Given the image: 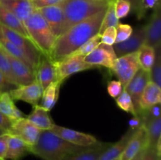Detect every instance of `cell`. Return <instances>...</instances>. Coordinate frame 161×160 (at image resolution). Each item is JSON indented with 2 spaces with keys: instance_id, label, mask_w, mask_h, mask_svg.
Wrapping results in <instances>:
<instances>
[{
  "instance_id": "cell-1",
  "label": "cell",
  "mask_w": 161,
  "mask_h": 160,
  "mask_svg": "<svg viewBox=\"0 0 161 160\" xmlns=\"http://www.w3.org/2000/svg\"><path fill=\"white\" fill-rule=\"evenodd\" d=\"M106 9L73 25L60 35L49 55L50 59L53 62L64 59L88 39L98 34Z\"/></svg>"
},
{
  "instance_id": "cell-2",
  "label": "cell",
  "mask_w": 161,
  "mask_h": 160,
  "mask_svg": "<svg viewBox=\"0 0 161 160\" xmlns=\"http://www.w3.org/2000/svg\"><path fill=\"white\" fill-rule=\"evenodd\" d=\"M86 147L71 144L50 130H41L36 144L30 146V152L42 160H62L66 155Z\"/></svg>"
},
{
  "instance_id": "cell-3",
  "label": "cell",
  "mask_w": 161,
  "mask_h": 160,
  "mask_svg": "<svg viewBox=\"0 0 161 160\" xmlns=\"http://www.w3.org/2000/svg\"><path fill=\"white\" fill-rule=\"evenodd\" d=\"M112 1L113 0H62L60 4L63 9L64 19L61 35L73 25L106 9Z\"/></svg>"
},
{
  "instance_id": "cell-4",
  "label": "cell",
  "mask_w": 161,
  "mask_h": 160,
  "mask_svg": "<svg viewBox=\"0 0 161 160\" xmlns=\"http://www.w3.org/2000/svg\"><path fill=\"white\" fill-rule=\"evenodd\" d=\"M24 24L30 39L34 42L42 54L49 56L57 38L40 13L37 9H35L34 12L24 22Z\"/></svg>"
},
{
  "instance_id": "cell-5",
  "label": "cell",
  "mask_w": 161,
  "mask_h": 160,
  "mask_svg": "<svg viewBox=\"0 0 161 160\" xmlns=\"http://www.w3.org/2000/svg\"><path fill=\"white\" fill-rule=\"evenodd\" d=\"M139 68L138 52H135L116 58L111 70L124 89Z\"/></svg>"
},
{
  "instance_id": "cell-6",
  "label": "cell",
  "mask_w": 161,
  "mask_h": 160,
  "mask_svg": "<svg viewBox=\"0 0 161 160\" xmlns=\"http://www.w3.org/2000/svg\"><path fill=\"white\" fill-rule=\"evenodd\" d=\"M53 63L56 67L58 80L62 83L65 78H69L73 74L97 67L86 63L84 61V57L81 56H66L64 59L55 61Z\"/></svg>"
},
{
  "instance_id": "cell-7",
  "label": "cell",
  "mask_w": 161,
  "mask_h": 160,
  "mask_svg": "<svg viewBox=\"0 0 161 160\" xmlns=\"http://www.w3.org/2000/svg\"><path fill=\"white\" fill-rule=\"evenodd\" d=\"M40 132L41 130L24 117L13 122L9 133L19 137L29 146H33L39 140Z\"/></svg>"
},
{
  "instance_id": "cell-8",
  "label": "cell",
  "mask_w": 161,
  "mask_h": 160,
  "mask_svg": "<svg viewBox=\"0 0 161 160\" xmlns=\"http://www.w3.org/2000/svg\"><path fill=\"white\" fill-rule=\"evenodd\" d=\"M146 25L137 28L132 32L131 35L125 41L113 44V48L116 56L119 57L129 53L138 52L139 49L146 43Z\"/></svg>"
},
{
  "instance_id": "cell-9",
  "label": "cell",
  "mask_w": 161,
  "mask_h": 160,
  "mask_svg": "<svg viewBox=\"0 0 161 160\" xmlns=\"http://www.w3.org/2000/svg\"><path fill=\"white\" fill-rule=\"evenodd\" d=\"M50 130L64 141L77 146L90 147L98 142L97 138L93 135L76 131L72 129L58 125L56 124H54L51 130Z\"/></svg>"
},
{
  "instance_id": "cell-10",
  "label": "cell",
  "mask_w": 161,
  "mask_h": 160,
  "mask_svg": "<svg viewBox=\"0 0 161 160\" xmlns=\"http://www.w3.org/2000/svg\"><path fill=\"white\" fill-rule=\"evenodd\" d=\"M43 89L37 79L25 86H17L9 92L14 100H20L30 104L32 106L39 104L42 98Z\"/></svg>"
},
{
  "instance_id": "cell-11",
  "label": "cell",
  "mask_w": 161,
  "mask_h": 160,
  "mask_svg": "<svg viewBox=\"0 0 161 160\" xmlns=\"http://www.w3.org/2000/svg\"><path fill=\"white\" fill-rule=\"evenodd\" d=\"M150 81V74L149 72L143 70L140 67L138 72L135 73L133 78L130 79L128 84L124 89H125L130 96L135 106L137 115L139 112V101L143 90L148 83Z\"/></svg>"
},
{
  "instance_id": "cell-12",
  "label": "cell",
  "mask_w": 161,
  "mask_h": 160,
  "mask_svg": "<svg viewBox=\"0 0 161 160\" xmlns=\"http://www.w3.org/2000/svg\"><path fill=\"white\" fill-rule=\"evenodd\" d=\"M116 58L113 45L101 43L94 51L84 56V61L96 67L102 66L111 70Z\"/></svg>"
},
{
  "instance_id": "cell-13",
  "label": "cell",
  "mask_w": 161,
  "mask_h": 160,
  "mask_svg": "<svg viewBox=\"0 0 161 160\" xmlns=\"http://www.w3.org/2000/svg\"><path fill=\"white\" fill-rule=\"evenodd\" d=\"M47 24L50 27L55 37L58 39L62 33L63 25H64V12L61 4L53 5L46 6L37 9Z\"/></svg>"
},
{
  "instance_id": "cell-14",
  "label": "cell",
  "mask_w": 161,
  "mask_h": 160,
  "mask_svg": "<svg viewBox=\"0 0 161 160\" xmlns=\"http://www.w3.org/2000/svg\"><path fill=\"white\" fill-rule=\"evenodd\" d=\"M13 75L18 86L30 84L36 79V72L25 63L6 53Z\"/></svg>"
},
{
  "instance_id": "cell-15",
  "label": "cell",
  "mask_w": 161,
  "mask_h": 160,
  "mask_svg": "<svg viewBox=\"0 0 161 160\" xmlns=\"http://www.w3.org/2000/svg\"><path fill=\"white\" fill-rule=\"evenodd\" d=\"M146 45L155 49L161 45V6L154 9L150 19L146 25Z\"/></svg>"
},
{
  "instance_id": "cell-16",
  "label": "cell",
  "mask_w": 161,
  "mask_h": 160,
  "mask_svg": "<svg viewBox=\"0 0 161 160\" xmlns=\"http://www.w3.org/2000/svg\"><path fill=\"white\" fill-rule=\"evenodd\" d=\"M36 79L43 89L50 83L58 80L54 63L50 59L48 56L43 54L41 55L39 64L36 71Z\"/></svg>"
},
{
  "instance_id": "cell-17",
  "label": "cell",
  "mask_w": 161,
  "mask_h": 160,
  "mask_svg": "<svg viewBox=\"0 0 161 160\" xmlns=\"http://www.w3.org/2000/svg\"><path fill=\"white\" fill-rule=\"evenodd\" d=\"M148 144L147 133L146 128L142 125L135 132V135L132 136L130 142L127 144L124 152L120 155V160H130L142 148L146 147Z\"/></svg>"
},
{
  "instance_id": "cell-18",
  "label": "cell",
  "mask_w": 161,
  "mask_h": 160,
  "mask_svg": "<svg viewBox=\"0 0 161 160\" xmlns=\"http://www.w3.org/2000/svg\"><path fill=\"white\" fill-rule=\"evenodd\" d=\"M0 4L25 22L36 9L31 0H0Z\"/></svg>"
},
{
  "instance_id": "cell-19",
  "label": "cell",
  "mask_w": 161,
  "mask_h": 160,
  "mask_svg": "<svg viewBox=\"0 0 161 160\" xmlns=\"http://www.w3.org/2000/svg\"><path fill=\"white\" fill-rule=\"evenodd\" d=\"M137 130L138 129H133L130 127L117 142L115 144H111V145L101 155L98 160H112L113 158L120 157Z\"/></svg>"
},
{
  "instance_id": "cell-20",
  "label": "cell",
  "mask_w": 161,
  "mask_h": 160,
  "mask_svg": "<svg viewBox=\"0 0 161 160\" xmlns=\"http://www.w3.org/2000/svg\"><path fill=\"white\" fill-rule=\"evenodd\" d=\"M111 145L110 143L98 142L84 150L68 155L62 160H98L103 152Z\"/></svg>"
},
{
  "instance_id": "cell-21",
  "label": "cell",
  "mask_w": 161,
  "mask_h": 160,
  "mask_svg": "<svg viewBox=\"0 0 161 160\" xmlns=\"http://www.w3.org/2000/svg\"><path fill=\"white\" fill-rule=\"evenodd\" d=\"M30 152V146L17 136L9 134L5 159L20 160Z\"/></svg>"
},
{
  "instance_id": "cell-22",
  "label": "cell",
  "mask_w": 161,
  "mask_h": 160,
  "mask_svg": "<svg viewBox=\"0 0 161 160\" xmlns=\"http://www.w3.org/2000/svg\"><path fill=\"white\" fill-rule=\"evenodd\" d=\"M161 86L149 81L143 90L139 101V108L141 110L147 109L161 102Z\"/></svg>"
},
{
  "instance_id": "cell-23",
  "label": "cell",
  "mask_w": 161,
  "mask_h": 160,
  "mask_svg": "<svg viewBox=\"0 0 161 160\" xmlns=\"http://www.w3.org/2000/svg\"><path fill=\"white\" fill-rule=\"evenodd\" d=\"M26 119L41 130H51L54 125L49 111L39 104L33 106L32 111Z\"/></svg>"
},
{
  "instance_id": "cell-24",
  "label": "cell",
  "mask_w": 161,
  "mask_h": 160,
  "mask_svg": "<svg viewBox=\"0 0 161 160\" xmlns=\"http://www.w3.org/2000/svg\"><path fill=\"white\" fill-rule=\"evenodd\" d=\"M0 24L11 30H14L25 37L29 38L23 22L1 4H0Z\"/></svg>"
},
{
  "instance_id": "cell-25",
  "label": "cell",
  "mask_w": 161,
  "mask_h": 160,
  "mask_svg": "<svg viewBox=\"0 0 161 160\" xmlns=\"http://www.w3.org/2000/svg\"><path fill=\"white\" fill-rule=\"evenodd\" d=\"M0 111L12 122L25 117L23 113L15 105L9 92L0 93Z\"/></svg>"
},
{
  "instance_id": "cell-26",
  "label": "cell",
  "mask_w": 161,
  "mask_h": 160,
  "mask_svg": "<svg viewBox=\"0 0 161 160\" xmlns=\"http://www.w3.org/2000/svg\"><path fill=\"white\" fill-rule=\"evenodd\" d=\"M62 82L57 81L50 83L43 89L40 106L50 111L55 106L59 97V91Z\"/></svg>"
},
{
  "instance_id": "cell-27",
  "label": "cell",
  "mask_w": 161,
  "mask_h": 160,
  "mask_svg": "<svg viewBox=\"0 0 161 160\" xmlns=\"http://www.w3.org/2000/svg\"><path fill=\"white\" fill-rule=\"evenodd\" d=\"M143 125L147 133V146L157 149V144L161 142V117L153 119Z\"/></svg>"
},
{
  "instance_id": "cell-28",
  "label": "cell",
  "mask_w": 161,
  "mask_h": 160,
  "mask_svg": "<svg viewBox=\"0 0 161 160\" xmlns=\"http://www.w3.org/2000/svg\"><path fill=\"white\" fill-rule=\"evenodd\" d=\"M138 57L140 67L149 72L155 60V50L144 44L138 51Z\"/></svg>"
},
{
  "instance_id": "cell-29",
  "label": "cell",
  "mask_w": 161,
  "mask_h": 160,
  "mask_svg": "<svg viewBox=\"0 0 161 160\" xmlns=\"http://www.w3.org/2000/svg\"><path fill=\"white\" fill-rule=\"evenodd\" d=\"M101 44V35L97 34L92 38L88 39L86 42L80 45L76 50L72 52L71 54L69 56H87L89 53L94 51L97 46Z\"/></svg>"
},
{
  "instance_id": "cell-30",
  "label": "cell",
  "mask_w": 161,
  "mask_h": 160,
  "mask_svg": "<svg viewBox=\"0 0 161 160\" xmlns=\"http://www.w3.org/2000/svg\"><path fill=\"white\" fill-rule=\"evenodd\" d=\"M119 19L116 17V13H115L114 9V0L110 3L109 6L107 8L106 11H105V14L104 16L103 20H102V25L99 29L98 34L102 35V32L105 31L106 28H109V27H116L119 24Z\"/></svg>"
},
{
  "instance_id": "cell-31",
  "label": "cell",
  "mask_w": 161,
  "mask_h": 160,
  "mask_svg": "<svg viewBox=\"0 0 161 160\" xmlns=\"http://www.w3.org/2000/svg\"><path fill=\"white\" fill-rule=\"evenodd\" d=\"M155 60L149 71L150 81L161 86V45L156 47Z\"/></svg>"
},
{
  "instance_id": "cell-32",
  "label": "cell",
  "mask_w": 161,
  "mask_h": 160,
  "mask_svg": "<svg viewBox=\"0 0 161 160\" xmlns=\"http://www.w3.org/2000/svg\"><path fill=\"white\" fill-rule=\"evenodd\" d=\"M116 103L117 106L120 109H122L123 111H126L127 113H130L134 116L137 115L136 111H135L131 97H130V96L129 95L128 93L125 89L123 90V92L121 93L119 97H116Z\"/></svg>"
},
{
  "instance_id": "cell-33",
  "label": "cell",
  "mask_w": 161,
  "mask_h": 160,
  "mask_svg": "<svg viewBox=\"0 0 161 160\" xmlns=\"http://www.w3.org/2000/svg\"><path fill=\"white\" fill-rule=\"evenodd\" d=\"M0 71L3 72V75L9 80L12 83L18 86L13 75L12 70H11V66L9 64V59L7 57L6 51L0 46Z\"/></svg>"
},
{
  "instance_id": "cell-34",
  "label": "cell",
  "mask_w": 161,
  "mask_h": 160,
  "mask_svg": "<svg viewBox=\"0 0 161 160\" xmlns=\"http://www.w3.org/2000/svg\"><path fill=\"white\" fill-rule=\"evenodd\" d=\"M160 4V0H141L135 14L138 20H141L146 16L149 9H155L158 5Z\"/></svg>"
},
{
  "instance_id": "cell-35",
  "label": "cell",
  "mask_w": 161,
  "mask_h": 160,
  "mask_svg": "<svg viewBox=\"0 0 161 160\" xmlns=\"http://www.w3.org/2000/svg\"><path fill=\"white\" fill-rule=\"evenodd\" d=\"M114 9L118 19L124 18L131 11L130 3L126 0H114Z\"/></svg>"
},
{
  "instance_id": "cell-36",
  "label": "cell",
  "mask_w": 161,
  "mask_h": 160,
  "mask_svg": "<svg viewBox=\"0 0 161 160\" xmlns=\"http://www.w3.org/2000/svg\"><path fill=\"white\" fill-rule=\"evenodd\" d=\"M116 37L115 43H119L123 41H125L131 35L132 32H133V28L127 24L119 23V24L116 27Z\"/></svg>"
},
{
  "instance_id": "cell-37",
  "label": "cell",
  "mask_w": 161,
  "mask_h": 160,
  "mask_svg": "<svg viewBox=\"0 0 161 160\" xmlns=\"http://www.w3.org/2000/svg\"><path fill=\"white\" fill-rule=\"evenodd\" d=\"M116 27H109V28H106L101 35V43L113 45L116 42Z\"/></svg>"
},
{
  "instance_id": "cell-38",
  "label": "cell",
  "mask_w": 161,
  "mask_h": 160,
  "mask_svg": "<svg viewBox=\"0 0 161 160\" xmlns=\"http://www.w3.org/2000/svg\"><path fill=\"white\" fill-rule=\"evenodd\" d=\"M107 90H108L110 97L116 99V97L120 95V93L124 90V88H123L122 84L119 80H112L108 83Z\"/></svg>"
},
{
  "instance_id": "cell-39",
  "label": "cell",
  "mask_w": 161,
  "mask_h": 160,
  "mask_svg": "<svg viewBox=\"0 0 161 160\" xmlns=\"http://www.w3.org/2000/svg\"><path fill=\"white\" fill-rule=\"evenodd\" d=\"M17 86L11 83L0 71V93L5 92H9L12 89H15Z\"/></svg>"
},
{
  "instance_id": "cell-40",
  "label": "cell",
  "mask_w": 161,
  "mask_h": 160,
  "mask_svg": "<svg viewBox=\"0 0 161 160\" xmlns=\"http://www.w3.org/2000/svg\"><path fill=\"white\" fill-rule=\"evenodd\" d=\"M141 160H160V154L156 148L146 147Z\"/></svg>"
},
{
  "instance_id": "cell-41",
  "label": "cell",
  "mask_w": 161,
  "mask_h": 160,
  "mask_svg": "<svg viewBox=\"0 0 161 160\" xmlns=\"http://www.w3.org/2000/svg\"><path fill=\"white\" fill-rule=\"evenodd\" d=\"M62 0H31L33 6L36 9H39L40 8L46 7V6H53L60 3Z\"/></svg>"
},
{
  "instance_id": "cell-42",
  "label": "cell",
  "mask_w": 161,
  "mask_h": 160,
  "mask_svg": "<svg viewBox=\"0 0 161 160\" xmlns=\"http://www.w3.org/2000/svg\"><path fill=\"white\" fill-rule=\"evenodd\" d=\"M9 133H5L0 136V158L5 159L6 150H7L8 139H9Z\"/></svg>"
},
{
  "instance_id": "cell-43",
  "label": "cell",
  "mask_w": 161,
  "mask_h": 160,
  "mask_svg": "<svg viewBox=\"0 0 161 160\" xmlns=\"http://www.w3.org/2000/svg\"><path fill=\"white\" fill-rule=\"evenodd\" d=\"M12 121L0 111V128L6 130L9 133V130H10L11 126H12Z\"/></svg>"
},
{
  "instance_id": "cell-44",
  "label": "cell",
  "mask_w": 161,
  "mask_h": 160,
  "mask_svg": "<svg viewBox=\"0 0 161 160\" xmlns=\"http://www.w3.org/2000/svg\"><path fill=\"white\" fill-rule=\"evenodd\" d=\"M126 1L129 2L131 6V9H133L134 12H136L137 9H138V5H139V3L141 0H126Z\"/></svg>"
},
{
  "instance_id": "cell-45",
  "label": "cell",
  "mask_w": 161,
  "mask_h": 160,
  "mask_svg": "<svg viewBox=\"0 0 161 160\" xmlns=\"http://www.w3.org/2000/svg\"><path fill=\"white\" fill-rule=\"evenodd\" d=\"M146 147H147V146H146ZM146 147H145L144 148L142 149V150L140 151L138 153H137L136 155H135V156H134L130 160H141L142 157V155H143V153H144V152H145V149H146Z\"/></svg>"
},
{
  "instance_id": "cell-46",
  "label": "cell",
  "mask_w": 161,
  "mask_h": 160,
  "mask_svg": "<svg viewBox=\"0 0 161 160\" xmlns=\"http://www.w3.org/2000/svg\"><path fill=\"white\" fill-rule=\"evenodd\" d=\"M8 133V131H6V130H3V129L0 128V136L3 134H5V133Z\"/></svg>"
},
{
  "instance_id": "cell-47",
  "label": "cell",
  "mask_w": 161,
  "mask_h": 160,
  "mask_svg": "<svg viewBox=\"0 0 161 160\" xmlns=\"http://www.w3.org/2000/svg\"><path fill=\"white\" fill-rule=\"evenodd\" d=\"M112 160H120V158H119H119H113V159H112Z\"/></svg>"
},
{
  "instance_id": "cell-48",
  "label": "cell",
  "mask_w": 161,
  "mask_h": 160,
  "mask_svg": "<svg viewBox=\"0 0 161 160\" xmlns=\"http://www.w3.org/2000/svg\"><path fill=\"white\" fill-rule=\"evenodd\" d=\"M0 160H6V159H3V158H0Z\"/></svg>"
}]
</instances>
